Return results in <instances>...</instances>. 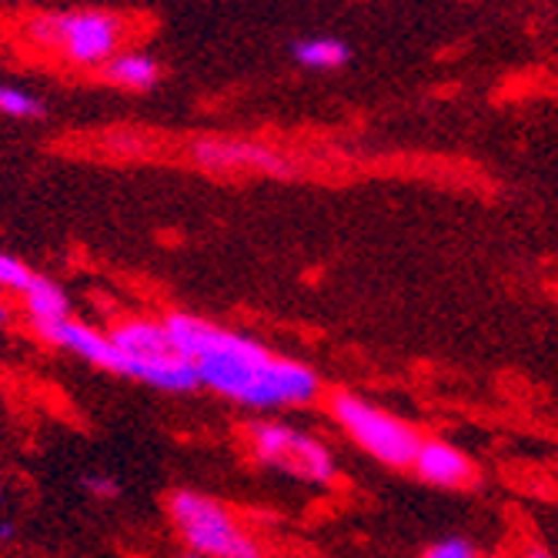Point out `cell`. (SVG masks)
I'll use <instances>...</instances> for the list:
<instances>
[{"label":"cell","instance_id":"obj_1","mask_svg":"<svg viewBox=\"0 0 558 558\" xmlns=\"http://www.w3.org/2000/svg\"><path fill=\"white\" fill-rule=\"evenodd\" d=\"M165 325L178 351L194 365L197 385L244 409H301L322 391V378L312 365L275 354L247 335L184 312L168 315Z\"/></svg>","mask_w":558,"mask_h":558},{"label":"cell","instance_id":"obj_2","mask_svg":"<svg viewBox=\"0 0 558 558\" xmlns=\"http://www.w3.org/2000/svg\"><path fill=\"white\" fill-rule=\"evenodd\" d=\"M108 338L114 344L111 375L134 378L141 385L161 388L171 395H187L201 388L194 365L178 351L165 322L131 318V322H121Z\"/></svg>","mask_w":558,"mask_h":558},{"label":"cell","instance_id":"obj_3","mask_svg":"<svg viewBox=\"0 0 558 558\" xmlns=\"http://www.w3.org/2000/svg\"><path fill=\"white\" fill-rule=\"evenodd\" d=\"M168 515L181 542L201 558H268L262 542L205 492H174L168 498Z\"/></svg>","mask_w":558,"mask_h":558},{"label":"cell","instance_id":"obj_4","mask_svg":"<svg viewBox=\"0 0 558 558\" xmlns=\"http://www.w3.org/2000/svg\"><path fill=\"white\" fill-rule=\"evenodd\" d=\"M331 418L365 454L388 469H412L422 435L391 412L378 409L368 398L338 391L331 398Z\"/></svg>","mask_w":558,"mask_h":558},{"label":"cell","instance_id":"obj_5","mask_svg":"<svg viewBox=\"0 0 558 558\" xmlns=\"http://www.w3.org/2000/svg\"><path fill=\"white\" fill-rule=\"evenodd\" d=\"M251 454L304 485H331L338 478V462L325 441L284 422H255L247 428Z\"/></svg>","mask_w":558,"mask_h":558},{"label":"cell","instance_id":"obj_6","mask_svg":"<svg viewBox=\"0 0 558 558\" xmlns=\"http://www.w3.org/2000/svg\"><path fill=\"white\" fill-rule=\"evenodd\" d=\"M27 37L37 47L61 50L74 64H108L124 40V24L114 14H47L27 21Z\"/></svg>","mask_w":558,"mask_h":558},{"label":"cell","instance_id":"obj_7","mask_svg":"<svg viewBox=\"0 0 558 558\" xmlns=\"http://www.w3.org/2000/svg\"><path fill=\"white\" fill-rule=\"evenodd\" d=\"M191 155L201 168L208 171H268V174H288L291 168L271 147L251 144V141H194Z\"/></svg>","mask_w":558,"mask_h":558},{"label":"cell","instance_id":"obj_8","mask_svg":"<svg viewBox=\"0 0 558 558\" xmlns=\"http://www.w3.org/2000/svg\"><path fill=\"white\" fill-rule=\"evenodd\" d=\"M412 469L435 488H465L475 482V465L469 454L441 438H422Z\"/></svg>","mask_w":558,"mask_h":558},{"label":"cell","instance_id":"obj_9","mask_svg":"<svg viewBox=\"0 0 558 558\" xmlns=\"http://www.w3.org/2000/svg\"><path fill=\"white\" fill-rule=\"evenodd\" d=\"M47 344H54L68 354H74V359L100 368V372H111L114 365V344L105 331H97L84 322H74V318H61L54 325H47L37 331Z\"/></svg>","mask_w":558,"mask_h":558},{"label":"cell","instance_id":"obj_10","mask_svg":"<svg viewBox=\"0 0 558 558\" xmlns=\"http://www.w3.org/2000/svg\"><path fill=\"white\" fill-rule=\"evenodd\" d=\"M21 301H24V312H27L34 331L54 325L61 318H71V301H68L64 288L54 284V281H47V278H40V275H34L27 281V288L21 291Z\"/></svg>","mask_w":558,"mask_h":558},{"label":"cell","instance_id":"obj_11","mask_svg":"<svg viewBox=\"0 0 558 558\" xmlns=\"http://www.w3.org/2000/svg\"><path fill=\"white\" fill-rule=\"evenodd\" d=\"M105 77L118 87H128V90H147L155 87L158 77H161V68L158 61H150L147 54H114L108 64H105Z\"/></svg>","mask_w":558,"mask_h":558},{"label":"cell","instance_id":"obj_12","mask_svg":"<svg viewBox=\"0 0 558 558\" xmlns=\"http://www.w3.org/2000/svg\"><path fill=\"white\" fill-rule=\"evenodd\" d=\"M294 58H298V64L312 68V71H331L348 61V47L335 37H312V40L294 44Z\"/></svg>","mask_w":558,"mask_h":558},{"label":"cell","instance_id":"obj_13","mask_svg":"<svg viewBox=\"0 0 558 558\" xmlns=\"http://www.w3.org/2000/svg\"><path fill=\"white\" fill-rule=\"evenodd\" d=\"M44 108L40 100L21 87H11V84H0V114L4 118H37Z\"/></svg>","mask_w":558,"mask_h":558},{"label":"cell","instance_id":"obj_14","mask_svg":"<svg viewBox=\"0 0 558 558\" xmlns=\"http://www.w3.org/2000/svg\"><path fill=\"white\" fill-rule=\"evenodd\" d=\"M31 278H34V271H27V265H21L17 258H11V255H4V251H0V291L21 294Z\"/></svg>","mask_w":558,"mask_h":558},{"label":"cell","instance_id":"obj_15","mask_svg":"<svg viewBox=\"0 0 558 558\" xmlns=\"http://www.w3.org/2000/svg\"><path fill=\"white\" fill-rule=\"evenodd\" d=\"M84 492L97 501H114L121 498V482L114 475H105V472H94L84 478Z\"/></svg>","mask_w":558,"mask_h":558},{"label":"cell","instance_id":"obj_16","mask_svg":"<svg viewBox=\"0 0 558 558\" xmlns=\"http://www.w3.org/2000/svg\"><path fill=\"white\" fill-rule=\"evenodd\" d=\"M422 558H482V555H478L475 545L465 542V538H441V542H435Z\"/></svg>","mask_w":558,"mask_h":558},{"label":"cell","instance_id":"obj_17","mask_svg":"<svg viewBox=\"0 0 558 558\" xmlns=\"http://www.w3.org/2000/svg\"><path fill=\"white\" fill-rule=\"evenodd\" d=\"M17 532H14V522H0V542H11Z\"/></svg>","mask_w":558,"mask_h":558},{"label":"cell","instance_id":"obj_18","mask_svg":"<svg viewBox=\"0 0 558 558\" xmlns=\"http://www.w3.org/2000/svg\"><path fill=\"white\" fill-rule=\"evenodd\" d=\"M11 322V304L8 301H0V328H4Z\"/></svg>","mask_w":558,"mask_h":558},{"label":"cell","instance_id":"obj_19","mask_svg":"<svg viewBox=\"0 0 558 558\" xmlns=\"http://www.w3.org/2000/svg\"><path fill=\"white\" fill-rule=\"evenodd\" d=\"M525 558H555L551 551H545V548H529L525 551Z\"/></svg>","mask_w":558,"mask_h":558},{"label":"cell","instance_id":"obj_20","mask_svg":"<svg viewBox=\"0 0 558 558\" xmlns=\"http://www.w3.org/2000/svg\"><path fill=\"white\" fill-rule=\"evenodd\" d=\"M0 501H4V485H0Z\"/></svg>","mask_w":558,"mask_h":558},{"label":"cell","instance_id":"obj_21","mask_svg":"<svg viewBox=\"0 0 558 558\" xmlns=\"http://www.w3.org/2000/svg\"><path fill=\"white\" fill-rule=\"evenodd\" d=\"M495 558H498V555H495Z\"/></svg>","mask_w":558,"mask_h":558}]
</instances>
